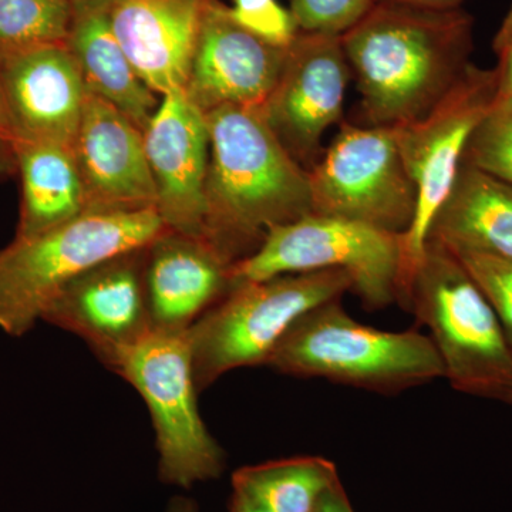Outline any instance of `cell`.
<instances>
[{
  "label": "cell",
  "mask_w": 512,
  "mask_h": 512,
  "mask_svg": "<svg viewBox=\"0 0 512 512\" xmlns=\"http://www.w3.org/2000/svg\"><path fill=\"white\" fill-rule=\"evenodd\" d=\"M473 25L461 8L376 2L343 33L367 126L402 127L429 114L471 64Z\"/></svg>",
  "instance_id": "6da1fadb"
},
{
  "label": "cell",
  "mask_w": 512,
  "mask_h": 512,
  "mask_svg": "<svg viewBox=\"0 0 512 512\" xmlns=\"http://www.w3.org/2000/svg\"><path fill=\"white\" fill-rule=\"evenodd\" d=\"M205 116L210 163L202 239L232 266L254 254L272 228L311 214V187L261 107L221 106Z\"/></svg>",
  "instance_id": "7a4b0ae2"
},
{
  "label": "cell",
  "mask_w": 512,
  "mask_h": 512,
  "mask_svg": "<svg viewBox=\"0 0 512 512\" xmlns=\"http://www.w3.org/2000/svg\"><path fill=\"white\" fill-rule=\"evenodd\" d=\"M266 366L286 376L316 377L382 394L423 386L444 375L429 336L362 325L340 299L296 320Z\"/></svg>",
  "instance_id": "3957f363"
},
{
  "label": "cell",
  "mask_w": 512,
  "mask_h": 512,
  "mask_svg": "<svg viewBox=\"0 0 512 512\" xmlns=\"http://www.w3.org/2000/svg\"><path fill=\"white\" fill-rule=\"evenodd\" d=\"M168 231L158 211L148 208L86 212L37 237L13 239L0 249V330L22 338L74 278Z\"/></svg>",
  "instance_id": "277c9868"
},
{
  "label": "cell",
  "mask_w": 512,
  "mask_h": 512,
  "mask_svg": "<svg viewBox=\"0 0 512 512\" xmlns=\"http://www.w3.org/2000/svg\"><path fill=\"white\" fill-rule=\"evenodd\" d=\"M407 309L430 330L457 392L512 406V349L493 305L453 252L427 242Z\"/></svg>",
  "instance_id": "5b68a950"
},
{
  "label": "cell",
  "mask_w": 512,
  "mask_h": 512,
  "mask_svg": "<svg viewBox=\"0 0 512 512\" xmlns=\"http://www.w3.org/2000/svg\"><path fill=\"white\" fill-rule=\"evenodd\" d=\"M339 269L238 282L188 329L198 392L232 370L265 365L306 312L352 291Z\"/></svg>",
  "instance_id": "8992f818"
},
{
  "label": "cell",
  "mask_w": 512,
  "mask_h": 512,
  "mask_svg": "<svg viewBox=\"0 0 512 512\" xmlns=\"http://www.w3.org/2000/svg\"><path fill=\"white\" fill-rule=\"evenodd\" d=\"M110 370L130 383L150 410L163 483L188 490L221 476L225 453L198 409L188 330H151Z\"/></svg>",
  "instance_id": "52a82bcc"
},
{
  "label": "cell",
  "mask_w": 512,
  "mask_h": 512,
  "mask_svg": "<svg viewBox=\"0 0 512 512\" xmlns=\"http://www.w3.org/2000/svg\"><path fill=\"white\" fill-rule=\"evenodd\" d=\"M400 259V234L311 212L272 228L254 254L231 266V281L339 269L367 309H383L399 298Z\"/></svg>",
  "instance_id": "ba28073f"
},
{
  "label": "cell",
  "mask_w": 512,
  "mask_h": 512,
  "mask_svg": "<svg viewBox=\"0 0 512 512\" xmlns=\"http://www.w3.org/2000/svg\"><path fill=\"white\" fill-rule=\"evenodd\" d=\"M497 94L494 69L471 63L453 89L426 116L396 128L400 151L414 187L416 211L412 225L400 235L399 298L407 308L410 286L419 268L431 224L456 183L468 140Z\"/></svg>",
  "instance_id": "9c48e42d"
},
{
  "label": "cell",
  "mask_w": 512,
  "mask_h": 512,
  "mask_svg": "<svg viewBox=\"0 0 512 512\" xmlns=\"http://www.w3.org/2000/svg\"><path fill=\"white\" fill-rule=\"evenodd\" d=\"M315 214L404 234L416 211V187L396 128L343 123L308 170Z\"/></svg>",
  "instance_id": "30bf717a"
},
{
  "label": "cell",
  "mask_w": 512,
  "mask_h": 512,
  "mask_svg": "<svg viewBox=\"0 0 512 512\" xmlns=\"http://www.w3.org/2000/svg\"><path fill=\"white\" fill-rule=\"evenodd\" d=\"M352 77L340 36L299 32L261 107L282 146L306 171L322 156V138L343 116Z\"/></svg>",
  "instance_id": "8fae6325"
},
{
  "label": "cell",
  "mask_w": 512,
  "mask_h": 512,
  "mask_svg": "<svg viewBox=\"0 0 512 512\" xmlns=\"http://www.w3.org/2000/svg\"><path fill=\"white\" fill-rule=\"evenodd\" d=\"M147 248L113 256L74 278L47 306L43 322L82 339L110 369L124 350L154 330Z\"/></svg>",
  "instance_id": "7c38bea8"
},
{
  "label": "cell",
  "mask_w": 512,
  "mask_h": 512,
  "mask_svg": "<svg viewBox=\"0 0 512 512\" xmlns=\"http://www.w3.org/2000/svg\"><path fill=\"white\" fill-rule=\"evenodd\" d=\"M143 136L156 184L157 211L165 227L202 239L210 163L207 116L184 89L173 90L161 96Z\"/></svg>",
  "instance_id": "4fadbf2b"
},
{
  "label": "cell",
  "mask_w": 512,
  "mask_h": 512,
  "mask_svg": "<svg viewBox=\"0 0 512 512\" xmlns=\"http://www.w3.org/2000/svg\"><path fill=\"white\" fill-rule=\"evenodd\" d=\"M286 49L252 35L227 6L210 0L185 93L204 113L221 106L262 107L284 69Z\"/></svg>",
  "instance_id": "5bb4252c"
},
{
  "label": "cell",
  "mask_w": 512,
  "mask_h": 512,
  "mask_svg": "<svg viewBox=\"0 0 512 512\" xmlns=\"http://www.w3.org/2000/svg\"><path fill=\"white\" fill-rule=\"evenodd\" d=\"M73 153L86 212L157 210L143 131L109 101L87 92Z\"/></svg>",
  "instance_id": "9a60e30c"
},
{
  "label": "cell",
  "mask_w": 512,
  "mask_h": 512,
  "mask_svg": "<svg viewBox=\"0 0 512 512\" xmlns=\"http://www.w3.org/2000/svg\"><path fill=\"white\" fill-rule=\"evenodd\" d=\"M0 90L18 146L52 143L73 150L87 89L66 45L0 59Z\"/></svg>",
  "instance_id": "2e32d148"
},
{
  "label": "cell",
  "mask_w": 512,
  "mask_h": 512,
  "mask_svg": "<svg viewBox=\"0 0 512 512\" xmlns=\"http://www.w3.org/2000/svg\"><path fill=\"white\" fill-rule=\"evenodd\" d=\"M210 0H109L111 28L148 89H185Z\"/></svg>",
  "instance_id": "e0dca14e"
},
{
  "label": "cell",
  "mask_w": 512,
  "mask_h": 512,
  "mask_svg": "<svg viewBox=\"0 0 512 512\" xmlns=\"http://www.w3.org/2000/svg\"><path fill=\"white\" fill-rule=\"evenodd\" d=\"M153 328L183 332L231 289V266L201 238L168 231L147 248Z\"/></svg>",
  "instance_id": "ac0fdd59"
},
{
  "label": "cell",
  "mask_w": 512,
  "mask_h": 512,
  "mask_svg": "<svg viewBox=\"0 0 512 512\" xmlns=\"http://www.w3.org/2000/svg\"><path fill=\"white\" fill-rule=\"evenodd\" d=\"M66 46L82 73L87 92L109 101L141 131L156 113L157 94L148 89L111 28L109 0H72Z\"/></svg>",
  "instance_id": "d6986e66"
},
{
  "label": "cell",
  "mask_w": 512,
  "mask_h": 512,
  "mask_svg": "<svg viewBox=\"0 0 512 512\" xmlns=\"http://www.w3.org/2000/svg\"><path fill=\"white\" fill-rule=\"evenodd\" d=\"M429 241L453 254L473 252L512 262V185L461 164L431 224Z\"/></svg>",
  "instance_id": "ffe728a7"
},
{
  "label": "cell",
  "mask_w": 512,
  "mask_h": 512,
  "mask_svg": "<svg viewBox=\"0 0 512 512\" xmlns=\"http://www.w3.org/2000/svg\"><path fill=\"white\" fill-rule=\"evenodd\" d=\"M18 174L22 201L16 237H37L86 214L82 177L72 148L20 143Z\"/></svg>",
  "instance_id": "44dd1931"
},
{
  "label": "cell",
  "mask_w": 512,
  "mask_h": 512,
  "mask_svg": "<svg viewBox=\"0 0 512 512\" xmlns=\"http://www.w3.org/2000/svg\"><path fill=\"white\" fill-rule=\"evenodd\" d=\"M339 481L332 461L292 457L239 468L232 488L271 512H313L320 497Z\"/></svg>",
  "instance_id": "7402d4cb"
},
{
  "label": "cell",
  "mask_w": 512,
  "mask_h": 512,
  "mask_svg": "<svg viewBox=\"0 0 512 512\" xmlns=\"http://www.w3.org/2000/svg\"><path fill=\"white\" fill-rule=\"evenodd\" d=\"M72 16V0H0V59L66 45Z\"/></svg>",
  "instance_id": "603a6c76"
},
{
  "label": "cell",
  "mask_w": 512,
  "mask_h": 512,
  "mask_svg": "<svg viewBox=\"0 0 512 512\" xmlns=\"http://www.w3.org/2000/svg\"><path fill=\"white\" fill-rule=\"evenodd\" d=\"M461 164L512 185V104H493L471 134Z\"/></svg>",
  "instance_id": "cb8c5ba5"
},
{
  "label": "cell",
  "mask_w": 512,
  "mask_h": 512,
  "mask_svg": "<svg viewBox=\"0 0 512 512\" xmlns=\"http://www.w3.org/2000/svg\"><path fill=\"white\" fill-rule=\"evenodd\" d=\"M377 0H292L299 32L342 36L376 5Z\"/></svg>",
  "instance_id": "d4e9b609"
},
{
  "label": "cell",
  "mask_w": 512,
  "mask_h": 512,
  "mask_svg": "<svg viewBox=\"0 0 512 512\" xmlns=\"http://www.w3.org/2000/svg\"><path fill=\"white\" fill-rule=\"evenodd\" d=\"M493 305L512 349V262L497 256L454 254Z\"/></svg>",
  "instance_id": "484cf974"
},
{
  "label": "cell",
  "mask_w": 512,
  "mask_h": 512,
  "mask_svg": "<svg viewBox=\"0 0 512 512\" xmlns=\"http://www.w3.org/2000/svg\"><path fill=\"white\" fill-rule=\"evenodd\" d=\"M229 8L232 18L242 28L269 45L291 46L299 35L291 10H286L278 0H232Z\"/></svg>",
  "instance_id": "4316f807"
},
{
  "label": "cell",
  "mask_w": 512,
  "mask_h": 512,
  "mask_svg": "<svg viewBox=\"0 0 512 512\" xmlns=\"http://www.w3.org/2000/svg\"><path fill=\"white\" fill-rule=\"evenodd\" d=\"M497 57V94L494 104H512V3L493 40Z\"/></svg>",
  "instance_id": "83f0119b"
},
{
  "label": "cell",
  "mask_w": 512,
  "mask_h": 512,
  "mask_svg": "<svg viewBox=\"0 0 512 512\" xmlns=\"http://www.w3.org/2000/svg\"><path fill=\"white\" fill-rule=\"evenodd\" d=\"M18 173V140L13 133L0 90V177Z\"/></svg>",
  "instance_id": "f1b7e54d"
},
{
  "label": "cell",
  "mask_w": 512,
  "mask_h": 512,
  "mask_svg": "<svg viewBox=\"0 0 512 512\" xmlns=\"http://www.w3.org/2000/svg\"><path fill=\"white\" fill-rule=\"evenodd\" d=\"M313 512H355L348 495L345 493L342 481L330 487L325 494L320 497L318 505Z\"/></svg>",
  "instance_id": "f546056e"
},
{
  "label": "cell",
  "mask_w": 512,
  "mask_h": 512,
  "mask_svg": "<svg viewBox=\"0 0 512 512\" xmlns=\"http://www.w3.org/2000/svg\"><path fill=\"white\" fill-rule=\"evenodd\" d=\"M377 2L399 3L416 8L448 10L461 8L463 0H377Z\"/></svg>",
  "instance_id": "4dcf8cb0"
},
{
  "label": "cell",
  "mask_w": 512,
  "mask_h": 512,
  "mask_svg": "<svg viewBox=\"0 0 512 512\" xmlns=\"http://www.w3.org/2000/svg\"><path fill=\"white\" fill-rule=\"evenodd\" d=\"M231 512H271L266 510L265 507L255 503L251 498L245 497V495L235 493L232 494L231 500Z\"/></svg>",
  "instance_id": "1f68e13d"
},
{
  "label": "cell",
  "mask_w": 512,
  "mask_h": 512,
  "mask_svg": "<svg viewBox=\"0 0 512 512\" xmlns=\"http://www.w3.org/2000/svg\"><path fill=\"white\" fill-rule=\"evenodd\" d=\"M165 512H198V507L191 498L177 497L171 500Z\"/></svg>",
  "instance_id": "d6a6232c"
}]
</instances>
